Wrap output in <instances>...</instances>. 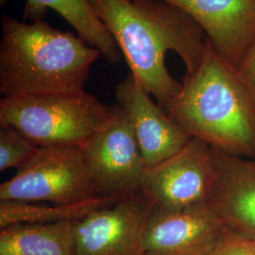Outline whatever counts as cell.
<instances>
[{"instance_id": "obj_1", "label": "cell", "mask_w": 255, "mask_h": 255, "mask_svg": "<svg viewBox=\"0 0 255 255\" xmlns=\"http://www.w3.org/2000/svg\"><path fill=\"white\" fill-rule=\"evenodd\" d=\"M115 39L137 83L164 107L182 89L167 70L174 51L191 75L201 63L205 33L185 12L160 0H89Z\"/></svg>"}, {"instance_id": "obj_2", "label": "cell", "mask_w": 255, "mask_h": 255, "mask_svg": "<svg viewBox=\"0 0 255 255\" xmlns=\"http://www.w3.org/2000/svg\"><path fill=\"white\" fill-rule=\"evenodd\" d=\"M164 109L189 136L227 154L255 157V101L207 37L198 68Z\"/></svg>"}, {"instance_id": "obj_3", "label": "cell", "mask_w": 255, "mask_h": 255, "mask_svg": "<svg viewBox=\"0 0 255 255\" xmlns=\"http://www.w3.org/2000/svg\"><path fill=\"white\" fill-rule=\"evenodd\" d=\"M0 42V93L5 98L84 90L101 53L71 31L46 21L21 22L4 15Z\"/></svg>"}, {"instance_id": "obj_4", "label": "cell", "mask_w": 255, "mask_h": 255, "mask_svg": "<svg viewBox=\"0 0 255 255\" xmlns=\"http://www.w3.org/2000/svg\"><path fill=\"white\" fill-rule=\"evenodd\" d=\"M115 106L85 90L0 100V123L37 146L82 148L112 118Z\"/></svg>"}, {"instance_id": "obj_5", "label": "cell", "mask_w": 255, "mask_h": 255, "mask_svg": "<svg viewBox=\"0 0 255 255\" xmlns=\"http://www.w3.org/2000/svg\"><path fill=\"white\" fill-rule=\"evenodd\" d=\"M94 197L82 148L38 146L27 164L0 185V201L70 204Z\"/></svg>"}, {"instance_id": "obj_6", "label": "cell", "mask_w": 255, "mask_h": 255, "mask_svg": "<svg viewBox=\"0 0 255 255\" xmlns=\"http://www.w3.org/2000/svg\"><path fill=\"white\" fill-rule=\"evenodd\" d=\"M216 177L214 148L192 137L178 152L145 168L139 192L155 208L177 211L207 203Z\"/></svg>"}, {"instance_id": "obj_7", "label": "cell", "mask_w": 255, "mask_h": 255, "mask_svg": "<svg viewBox=\"0 0 255 255\" xmlns=\"http://www.w3.org/2000/svg\"><path fill=\"white\" fill-rule=\"evenodd\" d=\"M82 154L97 196L119 199L139 192L146 165L119 104L109 121L82 147Z\"/></svg>"}, {"instance_id": "obj_8", "label": "cell", "mask_w": 255, "mask_h": 255, "mask_svg": "<svg viewBox=\"0 0 255 255\" xmlns=\"http://www.w3.org/2000/svg\"><path fill=\"white\" fill-rule=\"evenodd\" d=\"M154 206L138 192L78 221L77 255H144L146 224Z\"/></svg>"}, {"instance_id": "obj_9", "label": "cell", "mask_w": 255, "mask_h": 255, "mask_svg": "<svg viewBox=\"0 0 255 255\" xmlns=\"http://www.w3.org/2000/svg\"><path fill=\"white\" fill-rule=\"evenodd\" d=\"M228 227L208 203L177 211L153 208L144 255H211Z\"/></svg>"}, {"instance_id": "obj_10", "label": "cell", "mask_w": 255, "mask_h": 255, "mask_svg": "<svg viewBox=\"0 0 255 255\" xmlns=\"http://www.w3.org/2000/svg\"><path fill=\"white\" fill-rule=\"evenodd\" d=\"M189 15L237 67L255 40V0H160Z\"/></svg>"}, {"instance_id": "obj_11", "label": "cell", "mask_w": 255, "mask_h": 255, "mask_svg": "<svg viewBox=\"0 0 255 255\" xmlns=\"http://www.w3.org/2000/svg\"><path fill=\"white\" fill-rule=\"evenodd\" d=\"M116 97L134 132L146 167L178 152L191 139L130 74L117 85Z\"/></svg>"}, {"instance_id": "obj_12", "label": "cell", "mask_w": 255, "mask_h": 255, "mask_svg": "<svg viewBox=\"0 0 255 255\" xmlns=\"http://www.w3.org/2000/svg\"><path fill=\"white\" fill-rule=\"evenodd\" d=\"M214 150L217 177L207 203L230 230L255 237V157Z\"/></svg>"}, {"instance_id": "obj_13", "label": "cell", "mask_w": 255, "mask_h": 255, "mask_svg": "<svg viewBox=\"0 0 255 255\" xmlns=\"http://www.w3.org/2000/svg\"><path fill=\"white\" fill-rule=\"evenodd\" d=\"M78 221L19 223L0 229V255H77Z\"/></svg>"}, {"instance_id": "obj_14", "label": "cell", "mask_w": 255, "mask_h": 255, "mask_svg": "<svg viewBox=\"0 0 255 255\" xmlns=\"http://www.w3.org/2000/svg\"><path fill=\"white\" fill-rule=\"evenodd\" d=\"M3 4L6 0H0ZM24 18L32 22L43 20L46 9H51L65 19L78 36L96 47L111 64H118L120 50L109 30L98 17L89 0H26Z\"/></svg>"}, {"instance_id": "obj_15", "label": "cell", "mask_w": 255, "mask_h": 255, "mask_svg": "<svg viewBox=\"0 0 255 255\" xmlns=\"http://www.w3.org/2000/svg\"><path fill=\"white\" fill-rule=\"evenodd\" d=\"M116 197H94L70 204L49 205L31 202L0 201V229L19 223H54L77 221L98 210L116 203Z\"/></svg>"}, {"instance_id": "obj_16", "label": "cell", "mask_w": 255, "mask_h": 255, "mask_svg": "<svg viewBox=\"0 0 255 255\" xmlns=\"http://www.w3.org/2000/svg\"><path fill=\"white\" fill-rule=\"evenodd\" d=\"M38 146L20 133L17 129L0 123V171L23 167L37 150Z\"/></svg>"}, {"instance_id": "obj_17", "label": "cell", "mask_w": 255, "mask_h": 255, "mask_svg": "<svg viewBox=\"0 0 255 255\" xmlns=\"http://www.w3.org/2000/svg\"><path fill=\"white\" fill-rule=\"evenodd\" d=\"M211 255H255L250 237L227 229Z\"/></svg>"}, {"instance_id": "obj_18", "label": "cell", "mask_w": 255, "mask_h": 255, "mask_svg": "<svg viewBox=\"0 0 255 255\" xmlns=\"http://www.w3.org/2000/svg\"><path fill=\"white\" fill-rule=\"evenodd\" d=\"M237 70L255 101V40L237 65Z\"/></svg>"}, {"instance_id": "obj_19", "label": "cell", "mask_w": 255, "mask_h": 255, "mask_svg": "<svg viewBox=\"0 0 255 255\" xmlns=\"http://www.w3.org/2000/svg\"><path fill=\"white\" fill-rule=\"evenodd\" d=\"M250 239H251V242H252V245H253V247H254V249H255V237H250Z\"/></svg>"}]
</instances>
